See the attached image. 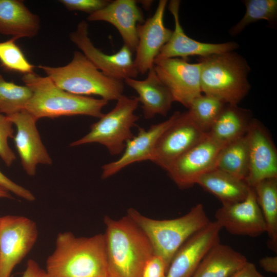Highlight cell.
Segmentation results:
<instances>
[{"mask_svg": "<svg viewBox=\"0 0 277 277\" xmlns=\"http://www.w3.org/2000/svg\"><path fill=\"white\" fill-rule=\"evenodd\" d=\"M180 1L172 0L168 9L174 21V29L168 42L162 48L155 61L178 57L186 60L190 56L204 57L212 54L233 51L239 45L233 42L224 43H208L197 41L185 33L180 21Z\"/></svg>", "mask_w": 277, "mask_h": 277, "instance_id": "17", "label": "cell"}, {"mask_svg": "<svg viewBox=\"0 0 277 277\" xmlns=\"http://www.w3.org/2000/svg\"><path fill=\"white\" fill-rule=\"evenodd\" d=\"M22 277H48L46 270L43 269L33 260H29Z\"/></svg>", "mask_w": 277, "mask_h": 277, "instance_id": "37", "label": "cell"}, {"mask_svg": "<svg viewBox=\"0 0 277 277\" xmlns=\"http://www.w3.org/2000/svg\"><path fill=\"white\" fill-rule=\"evenodd\" d=\"M9 192L7 189L0 186V198H12Z\"/></svg>", "mask_w": 277, "mask_h": 277, "instance_id": "39", "label": "cell"}, {"mask_svg": "<svg viewBox=\"0 0 277 277\" xmlns=\"http://www.w3.org/2000/svg\"><path fill=\"white\" fill-rule=\"evenodd\" d=\"M247 261L242 253L219 243L207 253L191 277H230Z\"/></svg>", "mask_w": 277, "mask_h": 277, "instance_id": "23", "label": "cell"}, {"mask_svg": "<svg viewBox=\"0 0 277 277\" xmlns=\"http://www.w3.org/2000/svg\"><path fill=\"white\" fill-rule=\"evenodd\" d=\"M0 186L26 201L32 202L35 199L34 195L30 191L13 182L3 174L1 170Z\"/></svg>", "mask_w": 277, "mask_h": 277, "instance_id": "35", "label": "cell"}, {"mask_svg": "<svg viewBox=\"0 0 277 277\" xmlns=\"http://www.w3.org/2000/svg\"><path fill=\"white\" fill-rule=\"evenodd\" d=\"M230 277H265L259 272L255 265L247 261Z\"/></svg>", "mask_w": 277, "mask_h": 277, "instance_id": "36", "label": "cell"}, {"mask_svg": "<svg viewBox=\"0 0 277 277\" xmlns=\"http://www.w3.org/2000/svg\"><path fill=\"white\" fill-rule=\"evenodd\" d=\"M134 0H115L103 8L89 15V21H104L114 26L124 42L132 52L138 44L137 25L143 23L142 11Z\"/></svg>", "mask_w": 277, "mask_h": 277, "instance_id": "20", "label": "cell"}, {"mask_svg": "<svg viewBox=\"0 0 277 277\" xmlns=\"http://www.w3.org/2000/svg\"><path fill=\"white\" fill-rule=\"evenodd\" d=\"M206 136L188 112H179L173 123L159 138L151 161L167 171L178 158Z\"/></svg>", "mask_w": 277, "mask_h": 277, "instance_id": "11", "label": "cell"}, {"mask_svg": "<svg viewBox=\"0 0 277 277\" xmlns=\"http://www.w3.org/2000/svg\"><path fill=\"white\" fill-rule=\"evenodd\" d=\"M7 116L16 128L14 141L26 173L34 176L38 164L51 165L52 159L36 127L37 120L25 109Z\"/></svg>", "mask_w": 277, "mask_h": 277, "instance_id": "13", "label": "cell"}, {"mask_svg": "<svg viewBox=\"0 0 277 277\" xmlns=\"http://www.w3.org/2000/svg\"><path fill=\"white\" fill-rule=\"evenodd\" d=\"M31 95L28 86L8 82L0 74V113L9 116L24 110Z\"/></svg>", "mask_w": 277, "mask_h": 277, "instance_id": "30", "label": "cell"}, {"mask_svg": "<svg viewBox=\"0 0 277 277\" xmlns=\"http://www.w3.org/2000/svg\"><path fill=\"white\" fill-rule=\"evenodd\" d=\"M115 107L93 124L84 137L72 142L71 147L97 143L105 146L111 155L123 152L126 142L133 137L131 128L139 117L134 114L139 101L137 97L122 95Z\"/></svg>", "mask_w": 277, "mask_h": 277, "instance_id": "7", "label": "cell"}, {"mask_svg": "<svg viewBox=\"0 0 277 277\" xmlns=\"http://www.w3.org/2000/svg\"><path fill=\"white\" fill-rule=\"evenodd\" d=\"M153 69L170 92L174 102L188 108L191 102L202 94L199 62L192 64L181 58H168L155 61Z\"/></svg>", "mask_w": 277, "mask_h": 277, "instance_id": "10", "label": "cell"}, {"mask_svg": "<svg viewBox=\"0 0 277 277\" xmlns=\"http://www.w3.org/2000/svg\"><path fill=\"white\" fill-rule=\"evenodd\" d=\"M39 16L32 13L22 1L0 0V33L16 40L32 38L39 32Z\"/></svg>", "mask_w": 277, "mask_h": 277, "instance_id": "22", "label": "cell"}, {"mask_svg": "<svg viewBox=\"0 0 277 277\" xmlns=\"http://www.w3.org/2000/svg\"><path fill=\"white\" fill-rule=\"evenodd\" d=\"M246 12L241 20L230 30L231 35L240 34L248 25L260 20L267 21L275 25L277 17V1L247 0L243 1Z\"/></svg>", "mask_w": 277, "mask_h": 277, "instance_id": "29", "label": "cell"}, {"mask_svg": "<svg viewBox=\"0 0 277 277\" xmlns=\"http://www.w3.org/2000/svg\"><path fill=\"white\" fill-rule=\"evenodd\" d=\"M225 105L215 98L201 94L191 102L187 112L193 123L207 134Z\"/></svg>", "mask_w": 277, "mask_h": 277, "instance_id": "28", "label": "cell"}, {"mask_svg": "<svg viewBox=\"0 0 277 277\" xmlns=\"http://www.w3.org/2000/svg\"><path fill=\"white\" fill-rule=\"evenodd\" d=\"M179 113L175 112L168 120L152 125L147 130L139 128L137 135L126 142L121 156L102 166V178L107 179L132 163L151 161L159 138L173 123Z\"/></svg>", "mask_w": 277, "mask_h": 277, "instance_id": "19", "label": "cell"}, {"mask_svg": "<svg viewBox=\"0 0 277 277\" xmlns=\"http://www.w3.org/2000/svg\"><path fill=\"white\" fill-rule=\"evenodd\" d=\"M48 277H107L104 234L76 237L60 233L46 261Z\"/></svg>", "mask_w": 277, "mask_h": 277, "instance_id": "2", "label": "cell"}, {"mask_svg": "<svg viewBox=\"0 0 277 277\" xmlns=\"http://www.w3.org/2000/svg\"><path fill=\"white\" fill-rule=\"evenodd\" d=\"M167 268L164 260L153 255L146 263L141 277H166Z\"/></svg>", "mask_w": 277, "mask_h": 277, "instance_id": "34", "label": "cell"}, {"mask_svg": "<svg viewBox=\"0 0 277 277\" xmlns=\"http://www.w3.org/2000/svg\"><path fill=\"white\" fill-rule=\"evenodd\" d=\"M261 267L266 271L273 273H277V257L265 256L259 261Z\"/></svg>", "mask_w": 277, "mask_h": 277, "instance_id": "38", "label": "cell"}, {"mask_svg": "<svg viewBox=\"0 0 277 277\" xmlns=\"http://www.w3.org/2000/svg\"><path fill=\"white\" fill-rule=\"evenodd\" d=\"M215 218L222 229L225 228L232 234L256 237L266 231L253 188L243 201L222 205L215 212Z\"/></svg>", "mask_w": 277, "mask_h": 277, "instance_id": "14", "label": "cell"}, {"mask_svg": "<svg viewBox=\"0 0 277 277\" xmlns=\"http://www.w3.org/2000/svg\"><path fill=\"white\" fill-rule=\"evenodd\" d=\"M16 41L11 38L0 42V62L2 66L9 70L24 74L34 72V66L28 61L16 44Z\"/></svg>", "mask_w": 277, "mask_h": 277, "instance_id": "31", "label": "cell"}, {"mask_svg": "<svg viewBox=\"0 0 277 277\" xmlns=\"http://www.w3.org/2000/svg\"><path fill=\"white\" fill-rule=\"evenodd\" d=\"M249 114L237 105L226 104L207 136L224 146L247 133L252 121Z\"/></svg>", "mask_w": 277, "mask_h": 277, "instance_id": "25", "label": "cell"}, {"mask_svg": "<svg viewBox=\"0 0 277 277\" xmlns=\"http://www.w3.org/2000/svg\"><path fill=\"white\" fill-rule=\"evenodd\" d=\"M38 236L31 219L6 215L0 222V277H10L15 267L27 255Z\"/></svg>", "mask_w": 277, "mask_h": 277, "instance_id": "8", "label": "cell"}, {"mask_svg": "<svg viewBox=\"0 0 277 277\" xmlns=\"http://www.w3.org/2000/svg\"><path fill=\"white\" fill-rule=\"evenodd\" d=\"M147 73L144 80L128 78L124 82L137 93L146 119L152 118L157 114L165 116L174 102L173 97L157 76L153 67Z\"/></svg>", "mask_w": 277, "mask_h": 277, "instance_id": "21", "label": "cell"}, {"mask_svg": "<svg viewBox=\"0 0 277 277\" xmlns=\"http://www.w3.org/2000/svg\"><path fill=\"white\" fill-rule=\"evenodd\" d=\"M13 125L7 115L0 113V157L8 167L16 158L8 144V139L14 137Z\"/></svg>", "mask_w": 277, "mask_h": 277, "instance_id": "32", "label": "cell"}, {"mask_svg": "<svg viewBox=\"0 0 277 277\" xmlns=\"http://www.w3.org/2000/svg\"><path fill=\"white\" fill-rule=\"evenodd\" d=\"M59 2L69 11H82L90 15L106 6L110 1L61 0Z\"/></svg>", "mask_w": 277, "mask_h": 277, "instance_id": "33", "label": "cell"}, {"mask_svg": "<svg viewBox=\"0 0 277 277\" xmlns=\"http://www.w3.org/2000/svg\"><path fill=\"white\" fill-rule=\"evenodd\" d=\"M88 24L80 22L76 29L70 33V41L84 55L106 75L124 81L128 78H135L138 72L132 57L133 52L123 45L112 54H107L97 48L88 36Z\"/></svg>", "mask_w": 277, "mask_h": 277, "instance_id": "9", "label": "cell"}, {"mask_svg": "<svg viewBox=\"0 0 277 277\" xmlns=\"http://www.w3.org/2000/svg\"><path fill=\"white\" fill-rule=\"evenodd\" d=\"M221 229L215 221H211L189 238L173 256L166 277H191L207 253L220 243Z\"/></svg>", "mask_w": 277, "mask_h": 277, "instance_id": "18", "label": "cell"}, {"mask_svg": "<svg viewBox=\"0 0 277 277\" xmlns=\"http://www.w3.org/2000/svg\"><path fill=\"white\" fill-rule=\"evenodd\" d=\"M196 184L216 196L222 205L243 201L252 188L244 180L215 168L201 176Z\"/></svg>", "mask_w": 277, "mask_h": 277, "instance_id": "24", "label": "cell"}, {"mask_svg": "<svg viewBox=\"0 0 277 277\" xmlns=\"http://www.w3.org/2000/svg\"><path fill=\"white\" fill-rule=\"evenodd\" d=\"M1 217H0V222H1Z\"/></svg>", "mask_w": 277, "mask_h": 277, "instance_id": "40", "label": "cell"}, {"mask_svg": "<svg viewBox=\"0 0 277 277\" xmlns=\"http://www.w3.org/2000/svg\"><path fill=\"white\" fill-rule=\"evenodd\" d=\"M207 136L179 158L166 171L180 188L196 184L204 174L215 168L218 154L222 148Z\"/></svg>", "mask_w": 277, "mask_h": 277, "instance_id": "12", "label": "cell"}, {"mask_svg": "<svg viewBox=\"0 0 277 277\" xmlns=\"http://www.w3.org/2000/svg\"><path fill=\"white\" fill-rule=\"evenodd\" d=\"M167 1L160 0L154 14L137 27L138 44L134 64L138 73L145 74L153 68L162 48L168 42L172 31L164 25Z\"/></svg>", "mask_w": 277, "mask_h": 277, "instance_id": "15", "label": "cell"}, {"mask_svg": "<svg viewBox=\"0 0 277 277\" xmlns=\"http://www.w3.org/2000/svg\"><path fill=\"white\" fill-rule=\"evenodd\" d=\"M247 135L249 144V168L245 182L253 188L260 182L277 178V152L267 131L252 120Z\"/></svg>", "mask_w": 277, "mask_h": 277, "instance_id": "16", "label": "cell"}, {"mask_svg": "<svg viewBox=\"0 0 277 277\" xmlns=\"http://www.w3.org/2000/svg\"><path fill=\"white\" fill-rule=\"evenodd\" d=\"M266 224L268 245L277 250V178L264 180L253 187Z\"/></svg>", "mask_w": 277, "mask_h": 277, "instance_id": "26", "label": "cell"}, {"mask_svg": "<svg viewBox=\"0 0 277 277\" xmlns=\"http://www.w3.org/2000/svg\"><path fill=\"white\" fill-rule=\"evenodd\" d=\"M248 168L249 144L246 133L221 149L215 169L245 181Z\"/></svg>", "mask_w": 277, "mask_h": 277, "instance_id": "27", "label": "cell"}, {"mask_svg": "<svg viewBox=\"0 0 277 277\" xmlns=\"http://www.w3.org/2000/svg\"><path fill=\"white\" fill-rule=\"evenodd\" d=\"M127 215L144 232L152 246L153 255L164 260L167 269L183 244L211 222L201 204H196L186 214L173 219H153L132 208L127 210Z\"/></svg>", "mask_w": 277, "mask_h": 277, "instance_id": "4", "label": "cell"}, {"mask_svg": "<svg viewBox=\"0 0 277 277\" xmlns=\"http://www.w3.org/2000/svg\"><path fill=\"white\" fill-rule=\"evenodd\" d=\"M22 81L32 91L25 110L38 120L62 116L83 115L101 118L108 101L74 94L57 87L47 76L34 72L24 74Z\"/></svg>", "mask_w": 277, "mask_h": 277, "instance_id": "3", "label": "cell"}, {"mask_svg": "<svg viewBox=\"0 0 277 277\" xmlns=\"http://www.w3.org/2000/svg\"><path fill=\"white\" fill-rule=\"evenodd\" d=\"M38 67L57 87L74 94L98 95L108 102L123 95V81L104 74L80 51H74L72 60L64 66Z\"/></svg>", "mask_w": 277, "mask_h": 277, "instance_id": "6", "label": "cell"}, {"mask_svg": "<svg viewBox=\"0 0 277 277\" xmlns=\"http://www.w3.org/2000/svg\"><path fill=\"white\" fill-rule=\"evenodd\" d=\"M198 62L205 95L225 104L238 105L248 93L250 69L242 56L231 51L200 57Z\"/></svg>", "mask_w": 277, "mask_h": 277, "instance_id": "5", "label": "cell"}, {"mask_svg": "<svg viewBox=\"0 0 277 277\" xmlns=\"http://www.w3.org/2000/svg\"><path fill=\"white\" fill-rule=\"evenodd\" d=\"M104 222L107 277H141L153 255L145 234L127 215L117 220L106 216Z\"/></svg>", "mask_w": 277, "mask_h": 277, "instance_id": "1", "label": "cell"}]
</instances>
